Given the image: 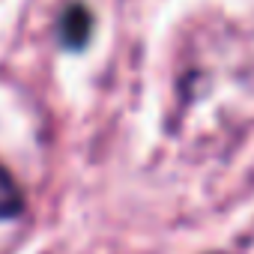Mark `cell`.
Returning <instances> with one entry per match:
<instances>
[{
	"label": "cell",
	"instance_id": "6da1fadb",
	"mask_svg": "<svg viewBox=\"0 0 254 254\" xmlns=\"http://www.w3.org/2000/svg\"><path fill=\"white\" fill-rule=\"evenodd\" d=\"M90 30H93V15H90L87 6L75 3V6H69V9L63 12V18H60V42H63L66 48H81V45H87Z\"/></svg>",
	"mask_w": 254,
	"mask_h": 254
},
{
	"label": "cell",
	"instance_id": "7a4b0ae2",
	"mask_svg": "<svg viewBox=\"0 0 254 254\" xmlns=\"http://www.w3.org/2000/svg\"><path fill=\"white\" fill-rule=\"evenodd\" d=\"M21 206H24V197H21L18 183L12 180V174H9L6 168H0V218L18 215Z\"/></svg>",
	"mask_w": 254,
	"mask_h": 254
}]
</instances>
